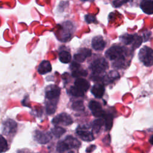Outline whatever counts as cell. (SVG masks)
<instances>
[{
  "mask_svg": "<svg viewBox=\"0 0 153 153\" xmlns=\"http://www.w3.org/2000/svg\"><path fill=\"white\" fill-rule=\"evenodd\" d=\"M57 101L58 100H48L45 106L46 111L48 114H52L56 111Z\"/></svg>",
  "mask_w": 153,
  "mask_h": 153,
  "instance_id": "d6986e66",
  "label": "cell"
},
{
  "mask_svg": "<svg viewBox=\"0 0 153 153\" xmlns=\"http://www.w3.org/2000/svg\"><path fill=\"white\" fill-rule=\"evenodd\" d=\"M90 68L94 76H99L108 68V63L105 59L100 57L93 61Z\"/></svg>",
  "mask_w": 153,
  "mask_h": 153,
  "instance_id": "3957f363",
  "label": "cell"
},
{
  "mask_svg": "<svg viewBox=\"0 0 153 153\" xmlns=\"http://www.w3.org/2000/svg\"><path fill=\"white\" fill-rule=\"evenodd\" d=\"M142 41H143L142 38L140 36L136 35V38H135L133 43L132 44V48L133 49H136V48L139 47L140 46Z\"/></svg>",
  "mask_w": 153,
  "mask_h": 153,
  "instance_id": "f1b7e54d",
  "label": "cell"
},
{
  "mask_svg": "<svg viewBox=\"0 0 153 153\" xmlns=\"http://www.w3.org/2000/svg\"><path fill=\"white\" fill-rule=\"evenodd\" d=\"M69 93L75 97H81L84 95V91H82L78 87L75 86H72L69 88Z\"/></svg>",
  "mask_w": 153,
  "mask_h": 153,
  "instance_id": "7402d4cb",
  "label": "cell"
},
{
  "mask_svg": "<svg viewBox=\"0 0 153 153\" xmlns=\"http://www.w3.org/2000/svg\"><path fill=\"white\" fill-rule=\"evenodd\" d=\"M78 136L84 141L90 142L94 140V136L91 131L83 128H78L76 130Z\"/></svg>",
  "mask_w": 153,
  "mask_h": 153,
  "instance_id": "7c38bea8",
  "label": "cell"
},
{
  "mask_svg": "<svg viewBox=\"0 0 153 153\" xmlns=\"http://www.w3.org/2000/svg\"><path fill=\"white\" fill-rule=\"evenodd\" d=\"M72 108L75 111H81L84 109V105L81 101H76L72 104Z\"/></svg>",
  "mask_w": 153,
  "mask_h": 153,
  "instance_id": "f546056e",
  "label": "cell"
},
{
  "mask_svg": "<svg viewBox=\"0 0 153 153\" xmlns=\"http://www.w3.org/2000/svg\"><path fill=\"white\" fill-rule=\"evenodd\" d=\"M103 118H105V128L107 130H111L112 126V120L113 117L111 114H108L104 115Z\"/></svg>",
  "mask_w": 153,
  "mask_h": 153,
  "instance_id": "603a6c76",
  "label": "cell"
},
{
  "mask_svg": "<svg viewBox=\"0 0 153 153\" xmlns=\"http://www.w3.org/2000/svg\"><path fill=\"white\" fill-rule=\"evenodd\" d=\"M17 124L13 120L8 119L2 124V132L5 135L15 133L17 130Z\"/></svg>",
  "mask_w": 153,
  "mask_h": 153,
  "instance_id": "52a82bcc",
  "label": "cell"
},
{
  "mask_svg": "<svg viewBox=\"0 0 153 153\" xmlns=\"http://www.w3.org/2000/svg\"><path fill=\"white\" fill-rule=\"evenodd\" d=\"M151 32H149V31L147 32V33H143V40L144 41H147L149 39V37H150V36H151Z\"/></svg>",
  "mask_w": 153,
  "mask_h": 153,
  "instance_id": "d6a6232c",
  "label": "cell"
},
{
  "mask_svg": "<svg viewBox=\"0 0 153 153\" xmlns=\"http://www.w3.org/2000/svg\"><path fill=\"white\" fill-rule=\"evenodd\" d=\"M60 94V88L56 85H49L45 90V98L47 100H58Z\"/></svg>",
  "mask_w": 153,
  "mask_h": 153,
  "instance_id": "8992f818",
  "label": "cell"
},
{
  "mask_svg": "<svg viewBox=\"0 0 153 153\" xmlns=\"http://www.w3.org/2000/svg\"><path fill=\"white\" fill-rule=\"evenodd\" d=\"M8 149V144L5 139L0 135V152H5Z\"/></svg>",
  "mask_w": 153,
  "mask_h": 153,
  "instance_id": "83f0119b",
  "label": "cell"
},
{
  "mask_svg": "<svg viewBox=\"0 0 153 153\" xmlns=\"http://www.w3.org/2000/svg\"><path fill=\"white\" fill-rule=\"evenodd\" d=\"M52 123L54 125L69 126L73 123V120L69 115L63 112L56 115L53 119Z\"/></svg>",
  "mask_w": 153,
  "mask_h": 153,
  "instance_id": "5b68a950",
  "label": "cell"
},
{
  "mask_svg": "<svg viewBox=\"0 0 153 153\" xmlns=\"http://www.w3.org/2000/svg\"><path fill=\"white\" fill-rule=\"evenodd\" d=\"M72 75L74 77H79V76H85L87 75V72L85 70L79 68L72 71Z\"/></svg>",
  "mask_w": 153,
  "mask_h": 153,
  "instance_id": "4316f807",
  "label": "cell"
},
{
  "mask_svg": "<svg viewBox=\"0 0 153 153\" xmlns=\"http://www.w3.org/2000/svg\"><path fill=\"white\" fill-rule=\"evenodd\" d=\"M91 92L96 98H102L105 93V87L100 84H94L91 88Z\"/></svg>",
  "mask_w": 153,
  "mask_h": 153,
  "instance_id": "9a60e30c",
  "label": "cell"
},
{
  "mask_svg": "<svg viewBox=\"0 0 153 153\" xmlns=\"http://www.w3.org/2000/svg\"><path fill=\"white\" fill-rule=\"evenodd\" d=\"M57 151L59 152H63L68 151L69 149L68 145L65 140H62L58 142L57 145Z\"/></svg>",
  "mask_w": 153,
  "mask_h": 153,
  "instance_id": "484cf974",
  "label": "cell"
},
{
  "mask_svg": "<svg viewBox=\"0 0 153 153\" xmlns=\"http://www.w3.org/2000/svg\"><path fill=\"white\" fill-rule=\"evenodd\" d=\"M91 55V51L90 49L83 48L80 49L76 54L74 55V60L76 62L82 63L85 59L88 57H90Z\"/></svg>",
  "mask_w": 153,
  "mask_h": 153,
  "instance_id": "30bf717a",
  "label": "cell"
},
{
  "mask_svg": "<svg viewBox=\"0 0 153 153\" xmlns=\"http://www.w3.org/2000/svg\"><path fill=\"white\" fill-rule=\"evenodd\" d=\"M64 140L68 145L69 149H76L81 146L80 142L72 136H67Z\"/></svg>",
  "mask_w": 153,
  "mask_h": 153,
  "instance_id": "2e32d148",
  "label": "cell"
},
{
  "mask_svg": "<svg viewBox=\"0 0 153 153\" xmlns=\"http://www.w3.org/2000/svg\"><path fill=\"white\" fill-rule=\"evenodd\" d=\"M129 1L130 0H114L113 1V5L115 7H119Z\"/></svg>",
  "mask_w": 153,
  "mask_h": 153,
  "instance_id": "1f68e13d",
  "label": "cell"
},
{
  "mask_svg": "<svg viewBox=\"0 0 153 153\" xmlns=\"http://www.w3.org/2000/svg\"><path fill=\"white\" fill-rule=\"evenodd\" d=\"M126 51L124 47L119 45H113L105 52L106 57L113 61L112 66L115 68H121L124 66Z\"/></svg>",
  "mask_w": 153,
  "mask_h": 153,
  "instance_id": "6da1fadb",
  "label": "cell"
},
{
  "mask_svg": "<svg viewBox=\"0 0 153 153\" xmlns=\"http://www.w3.org/2000/svg\"><path fill=\"white\" fill-rule=\"evenodd\" d=\"M106 45V42L103 40L102 36L99 35L94 36L92 39L91 46L96 51L102 50Z\"/></svg>",
  "mask_w": 153,
  "mask_h": 153,
  "instance_id": "8fae6325",
  "label": "cell"
},
{
  "mask_svg": "<svg viewBox=\"0 0 153 153\" xmlns=\"http://www.w3.org/2000/svg\"><path fill=\"white\" fill-rule=\"evenodd\" d=\"M140 7L145 13L153 14V0H142Z\"/></svg>",
  "mask_w": 153,
  "mask_h": 153,
  "instance_id": "4fadbf2b",
  "label": "cell"
},
{
  "mask_svg": "<svg viewBox=\"0 0 153 153\" xmlns=\"http://www.w3.org/2000/svg\"><path fill=\"white\" fill-rule=\"evenodd\" d=\"M34 138L36 141L41 144H45L48 143L51 138V134L48 132H43L39 130L35 131Z\"/></svg>",
  "mask_w": 153,
  "mask_h": 153,
  "instance_id": "9c48e42d",
  "label": "cell"
},
{
  "mask_svg": "<svg viewBox=\"0 0 153 153\" xmlns=\"http://www.w3.org/2000/svg\"><path fill=\"white\" fill-rule=\"evenodd\" d=\"M139 59L143 64L148 67L153 65V50L148 47L144 46L140 48L138 54Z\"/></svg>",
  "mask_w": 153,
  "mask_h": 153,
  "instance_id": "7a4b0ae2",
  "label": "cell"
},
{
  "mask_svg": "<svg viewBox=\"0 0 153 153\" xmlns=\"http://www.w3.org/2000/svg\"><path fill=\"white\" fill-rule=\"evenodd\" d=\"M149 141V142H150L151 144L153 145V135H152V136H151V137H150Z\"/></svg>",
  "mask_w": 153,
  "mask_h": 153,
  "instance_id": "836d02e7",
  "label": "cell"
},
{
  "mask_svg": "<svg viewBox=\"0 0 153 153\" xmlns=\"http://www.w3.org/2000/svg\"><path fill=\"white\" fill-rule=\"evenodd\" d=\"M85 20L87 23H97L96 18L92 14H87L85 16Z\"/></svg>",
  "mask_w": 153,
  "mask_h": 153,
  "instance_id": "4dcf8cb0",
  "label": "cell"
},
{
  "mask_svg": "<svg viewBox=\"0 0 153 153\" xmlns=\"http://www.w3.org/2000/svg\"><path fill=\"white\" fill-rule=\"evenodd\" d=\"M74 30V26L73 24L69 22H65L63 23V25L60 26V28L59 29V35L60 41H67L70 39L72 33Z\"/></svg>",
  "mask_w": 153,
  "mask_h": 153,
  "instance_id": "277c9868",
  "label": "cell"
},
{
  "mask_svg": "<svg viewBox=\"0 0 153 153\" xmlns=\"http://www.w3.org/2000/svg\"><path fill=\"white\" fill-rule=\"evenodd\" d=\"M59 60L63 63H69L71 60V55L67 51H61L59 54Z\"/></svg>",
  "mask_w": 153,
  "mask_h": 153,
  "instance_id": "44dd1931",
  "label": "cell"
},
{
  "mask_svg": "<svg viewBox=\"0 0 153 153\" xmlns=\"http://www.w3.org/2000/svg\"><path fill=\"white\" fill-rule=\"evenodd\" d=\"M105 83L109 84L114 81L115 79L120 78L119 74L115 71H112L109 72L106 76H105Z\"/></svg>",
  "mask_w": 153,
  "mask_h": 153,
  "instance_id": "ffe728a7",
  "label": "cell"
},
{
  "mask_svg": "<svg viewBox=\"0 0 153 153\" xmlns=\"http://www.w3.org/2000/svg\"><path fill=\"white\" fill-rule=\"evenodd\" d=\"M104 123L105 121H103V120L101 118L95 120L93 123V130L96 133H98Z\"/></svg>",
  "mask_w": 153,
  "mask_h": 153,
  "instance_id": "d4e9b609",
  "label": "cell"
},
{
  "mask_svg": "<svg viewBox=\"0 0 153 153\" xmlns=\"http://www.w3.org/2000/svg\"><path fill=\"white\" fill-rule=\"evenodd\" d=\"M51 65L49 61L43 60L39 64L38 68V72L41 75L47 74L51 71Z\"/></svg>",
  "mask_w": 153,
  "mask_h": 153,
  "instance_id": "5bb4252c",
  "label": "cell"
},
{
  "mask_svg": "<svg viewBox=\"0 0 153 153\" xmlns=\"http://www.w3.org/2000/svg\"><path fill=\"white\" fill-rule=\"evenodd\" d=\"M81 1H90V2H92L94 0H81Z\"/></svg>",
  "mask_w": 153,
  "mask_h": 153,
  "instance_id": "e575fe53",
  "label": "cell"
},
{
  "mask_svg": "<svg viewBox=\"0 0 153 153\" xmlns=\"http://www.w3.org/2000/svg\"><path fill=\"white\" fill-rule=\"evenodd\" d=\"M136 35L137 34L131 35L128 33H124L120 36V40L125 45H129V44L132 45V44L133 43L136 38Z\"/></svg>",
  "mask_w": 153,
  "mask_h": 153,
  "instance_id": "ac0fdd59",
  "label": "cell"
},
{
  "mask_svg": "<svg viewBox=\"0 0 153 153\" xmlns=\"http://www.w3.org/2000/svg\"><path fill=\"white\" fill-rule=\"evenodd\" d=\"M66 132V130L61 127L56 126L51 130V133L56 137H61Z\"/></svg>",
  "mask_w": 153,
  "mask_h": 153,
  "instance_id": "cb8c5ba5",
  "label": "cell"
},
{
  "mask_svg": "<svg viewBox=\"0 0 153 153\" xmlns=\"http://www.w3.org/2000/svg\"><path fill=\"white\" fill-rule=\"evenodd\" d=\"M74 85L84 92L87 91V90L90 87L89 82L86 79L81 78H77L74 82Z\"/></svg>",
  "mask_w": 153,
  "mask_h": 153,
  "instance_id": "e0dca14e",
  "label": "cell"
},
{
  "mask_svg": "<svg viewBox=\"0 0 153 153\" xmlns=\"http://www.w3.org/2000/svg\"><path fill=\"white\" fill-rule=\"evenodd\" d=\"M88 107L91 110L92 114L96 117H103L105 115V112L102 109L101 105L94 100H91L89 102Z\"/></svg>",
  "mask_w": 153,
  "mask_h": 153,
  "instance_id": "ba28073f",
  "label": "cell"
}]
</instances>
